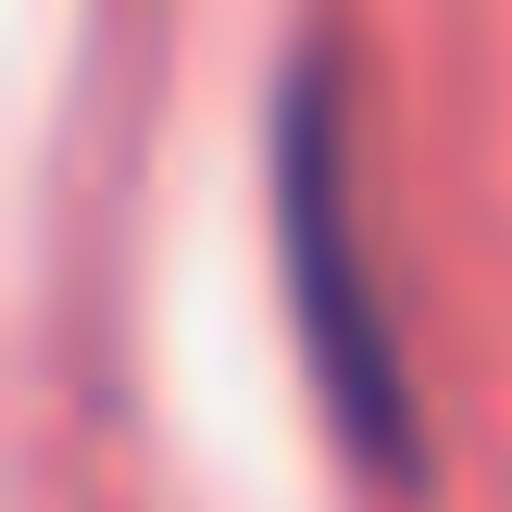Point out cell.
Here are the masks:
<instances>
[{
    "instance_id": "1",
    "label": "cell",
    "mask_w": 512,
    "mask_h": 512,
    "mask_svg": "<svg viewBox=\"0 0 512 512\" xmlns=\"http://www.w3.org/2000/svg\"><path fill=\"white\" fill-rule=\"evenodd\" d=\"M275 250H288V313H300V350H313V388L338 413L350 463L413 488L425 475V388H413L388 288L363 263L350 113H338V63L325 50H288V75H275Z\"/></svg>"
}]
</instances>
